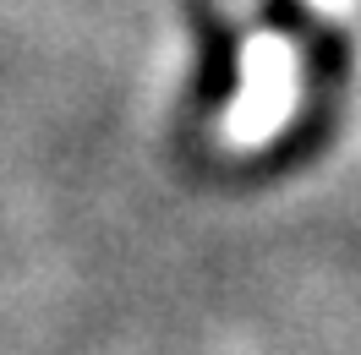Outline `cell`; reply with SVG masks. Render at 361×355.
<instances>
[{"label":"cell","mask_w":361,"mask_h":355,"mask_svg":"<svg viewBox=\"0 0 361 355\" xmlns=\"http://www.w3.org/2000/svg\"><path fill=\"white\" fill-rule=\"evenodd\" d=\"M219 6H225V11H252L257 0H219Z\"/></svg>","instance_id":"obj_3"},{"label":"cell","mask_w":361,"mask_h":355,"mask_svg":"<svg viewBox=\"0 0 361 355\" xmlns=\"http://www.w3.org/2000/svg\"><path fill=\"white\" fill-rule=\"evenodd\" d=\"M295 104H301V55L290 33L279 27H252L241 44V82L230 110L219 115V142L235 154H257L285 137Z\"/></svg>","instance_id":"obj_1"},{"label":"cell","mask_w":361,"mask_h":355,"mask_svg":"<svg viewBox=\"0 0 361 355\" xmlns=\"http://www.w3.org/2000/svg\"><path fill=\"white\" fill-rule=\"evenodd\" d=\"M307 11H317V17H329V23H350L361 11V0H301Z\"/></svg>","instance_id":"obj_2"}]
</instances>
